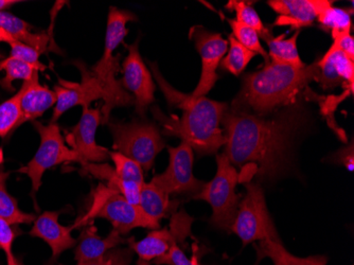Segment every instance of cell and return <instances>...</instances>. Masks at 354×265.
<instances>
[{
	"instance_id": "5",
	"label": "cell",
	"mask_w": 354,
	"mask_h": 265,
	"mask_svg": "<svg viewBox=\"0 0 354 265\" xmlns=\"http://www.w3.org/2000/svg\"><path fill=\"white\" fill-rule=\"evenodd\" d=\"M107 125L114 139V150L138 163L145 171L152 168L157 155L166 147L160 131L154 123L109 120Z\"/></svg>"
},
{
	"instance_id": "19",
	"label": "cell",
	"mask_w": 354,
	"mask_h": 265,
	"mask_svg": "<svg viewBox=\"0 0 354 265\" xmlns=\"http://www.w3.org/2000/svg\"><path fill=\"white\" fill-rule=\"evenodd\" d=\"M322 0H270L268 5L278 14L272 27L288 26L300 30L310 27L317 19Z\"/></svg>"
},
{
	"instance_id": "9",
	"label": "cell",
	"mask_w": 354,
	"mask_h": 265,
	"mask_svg": "<svg viewBox=\"0 0 354 265\" xmlns=\"http://www.w3.org/2000/svg\"><path fill=\"white\" fill-rule=\"evenodd\" d=\"M169 165L162 174L155 175L151 183L171 194L190 193L196 195L204 187V181L193 175V150L187 143L168 147Z\"/></svg>"
},
{
	"instance_id": "32",
	"label": "cell",
	"mask_w": 354,
	"mask_h": 265,
	"mask_svg": "<svg viewBox=\"0 0 354 265\" xmlns=\"http://www.w3.org/2000/svg\"><path fill=\"white\" fill-rule=\"evenodd\" d=\"M0 71H3L6 73L5 77L0 80V86L9 91H14L12 83L16 80L28 81L33 77L37 71H39V73L41 71L37 66L19 61V60L14 59L12 57L0 62Z\"/></svg>"
},
{
	"instance_id": "8",
	"label": "cell",
	"mask_w": 354,
	"mask_h": 265,
	"mask_svg": "<svg viewBox=\"0 0 354 265\" xmlns=\"http://www.w3.org/2000/svg\"><path fill=\"white\" fill-rule=\"evenodd\" d=\"M32 125L41 137V143L35 157L19 168V172L31 179L32 197H35L41 186V179L46 171L64 163H80V158L75 151L67 147L57 123L45 125L35 120Z\"/></svg>"
},
{
	"instance_id": "37",
	"label": "cell",
	"mask_w": 354,
	"mask_h": 265,
	"mask_svg": "<svg viewBox=\"0 0 354 265\" xmlns=\"http://www.w3.org/2000/svg\"><path fill=\"white\" fill-rule=\"evenodd\" d=\"M19 235V231L12 227L5 219L0 218V250H3L7 256L8 265H19L17 259L14 257L12 252V246H13L14 240L16 236Z\"/></svg>"
},
{
	"instance_id": "2",
	"label": "cell",
	"mask_w": 354,
	"mask_h": 265,
	"mask_svg": "<svg viewBox=\"0 0 354 265\" xmlns=\"http://www.w3.org/2000/svg\"><path fill=\"white\" fill-rule=\"evenodd\" d=\"M150 65L169 105L183 111L180 118H172L155 109L157 120L162 125V134L182 139V143H187L198 156L216 154L226 143L221 125L230 105L206 97L192 98L175 91L159 73L156 64Z\"/></svg>"
},
{
	"instance_id": "13",
	"label": "cell",
	"mask_w": 354,
	"mask_h": 265,
	"mask_svg": "<svg viewBox=\"0 0 354 265\" xmlns=\"http://www.w3.org/2000/svg\"><path fill=\"white\" fill-rule=\"evenodd\" d=\"M75 65L81 71L82 80L80 83L59 80V84L55 85L53 91L57 95V103L50 123H57L65 111L77 105H81L83 109H88L91 102L102 99L100 85L91 71L87 69L82 62H75Z\"/></svg>"
},
{
	"instance_id": "29",
	"label": "cell",
	"mask_w": 354,
	"mask_h": 265,
	"mask_svg": "<svg viewBox=\"0 0 354 265\" xmlns=\"http://www.w3.org/2000/svg\"><path fill=\"white\" fill-rule=\"evenodd\" d=\"M302 95H304L306 101H313V102L315 101L317 104H319L320 113L325 116L329 127L333 129L334 133L339 137V139H342L344 143H348L345 131L336 123L335 118H334V111L337 109V105H339V103L343 102L346 98L349 97V95H353V93L350 91H345L339 95L324 97V95H319L314 93L308 86L307 89H304Z\"/></svg>"
},
{
	"instance_id": "31",
	"label": "cell",
	"mask_w": 354,
	"mask_h": 265,
	"mask_svg": "<svg viewBox=\"0 0 354 265\" xmlns=\"http://www.w3.org/2000/svg\"><path fill=\"white\" fill-rule=\"evenodd\" d=\"M228 37H230L228 39L230 51H227V55L221 62L220 67L223 71H228L236 77H239L245 71L250 62L257 55L241 45L232 35Z\"/></svg>"
},
{
	"instance_id": "11",
	"label": "cell",
	"mask_w": 354,
	"mask_h": 265,
	"mask_svg": "<svg viewBox=\"0 0 354 265\" xmlns=\"http://www.w3.org/2000/svg\"><path fill=\"white\" fill-rule=\"evenodd\" d=\"M194 219L184 210L173 213L171 218L170 228L153 230L146 238L135 242L134 238L127 240L131 250L136 252L139 259L151 261L153 259L164 256L170 250L171 247L184 242L191 236V225Z\"/></svg>"
},
{
	"instance_id": "40",
	"label": "cell",
	"mask_w": 354,
	"mask_h": 265,
	"mask_svg": "<svg viewBox=\"0 0 354 265\" xmlns=\"http://www.w3.org/2000/svg\"><path fill=\"white\" fill-rule=\"evenodd\" d=\"M331 35L333 37L332 46L341 51L342 53H345L350 60L354 61V39L350 35V32L334 33Z\"/></svg>"
},
{
	"instance_id": "12",
	"label": "cell",
	"mask_w": 354,
	"mask_h": 265,
	"mask_svg": "<svg viewBox=\"0 0 354 265\" xmlns=\"http://www.w3.org/2000/svg\"><path fill=\"white\" fill-rule=\"evenodd\" d=\"M127 46L129 55L122 63V83L125 91L135 99V111L143 117L155 101V84L151 71L141 59L139 39L132 45Z\"/></svg>"
},
{
	"instance_id": "4",
	"label": "cell",
	"mask_w": 354,
	"mask_h": 265,
	"mask_svg": "<svg viewBox=\"0 0 354 265\" xmlns=\"http://www.w3.org/2000/svg\"><path fill=\"white\" fill-rule=\"evenodd\" d=\"M216 176L209 183H205L202 190L193 195V199L206 201L212 206V226L230 231L240 204V195L236 193L240 174L224 153L216 155Z\"/></svg>"
},
{
	"instance_id": "20",
	"label": "cell",
	"mask_w": 354,
	"mask_h": 265,
	"mask_svg": "<svg viewBox=\"0 0 354 265\" xmlns=\"http://www.w3.org/2000/svg\"><path fill=\"white\" fill-rule=\"evenodd\" d=\"M129 240V239H127ZM118 231H111L106 238H100L97 234V228L93 225L84 229L79 240L77 241L75 259L77 262H87L104 256L109 250L116 248L118 245L127 243Z\"/></svg>"
},
{
	"instance_id": "21",
	"label": "cell",
	"mask_w": 354,
	"mask_h": 265,
	"mask_svg": "<svg viewBox=\"0 0 354 265\" xmlns=\"http://www.w3.org/2000/svg\"><path fill=\"white\" fill-rule=\"evenodd\" d=\"M82 169L87 174L93 175L95 179L106 181V186L117 191L125 197L131 204L138 205L140 197L141 186L131 181H123L114 168L107 163H82Z\"/></svg>"
},
{
	"instance_id": "14",
	"label": "cell",
	"mask_w": 354,
	"mask_h": 265,
	"mask_svg": "<svg viewBox=\"0 0 354 265\" xmlns=\"http://www.w3.org/2000/svg\"><path fill=\"white\" fill-rule=\"evenodd\" d=\"M101 125L100 109H83L79 123L69 133L66 141L77 153L80 163H104L109 158V151L95 143V133Z\"/></svg>"
},
{
	"instance_id": "26",
	"label": "cell",
	"mask_w": 354,
	"mask_h": 265,
	"mask_svg": "<svg viewBox=\"0 0 354 265\" xmlns=\"http://www.w3.org/2000/svg\"><path fill=\"white\" fill-rule=\"evenodd\" d=\"M300 30H297L295 35L290 39H284L286 35H282L266 42L268 44V55L270 61L274 62V63L291 65L296 68H304L306 64L300 59L297 49V39Z\"/></svg>"
},
{
	"instance_id": "24",
	"label": "cell",
	"mask_w": 354,
	"mask_h": 265,
	"mask_svg": "<svg viewBox=\"0 0 354 265\" xmlns=\"http://www.w3.org/2000/svg\"><path fill=\"white\" fill-rule=\"evenodd\" d=\"M137 16L130 11L120 10L118 8H109L107 17L106 33H105L104 51L101 59L109 60L114 57V51L127 37V23L136 21Z\"/></svg>"
},
{
	"instance_id": "36",
	"label": "cell",
	"mask_w": 354,
	"mask_h": 265,
	"mask_svg": "<svg viewBox=\"0 0 354 265\" xmlns=\"http://www.w3.org/2000/svg\"><path fill=\"white\" fill-rule=\"evenodd\" d=\"M0 42L8 43L11 46V57L19 61L26 62L31 65L37 66L39 71H44L47 67L39 62L41 53L35 51V48L30 47L17 39L10 37L3 30L0 29Z\"/></svg>"
},
{
	"instance_id": "44",
	"label": "cell",
	"mask_w": 354,
	"mask_h": 265,
	"mask_svg": "<svg viewBox=\"0 0 354 265\" xmlns=\"http://www.w3.org/2000/svg\"><path fill=\"white\" fill-rule=\"evenodd\" d=\"M19 265H23V264H21H21H19Z\"/></svg>"
},
{
	"instance_id": "23",
	"label": "cell",
	"mask_w": 354,
	"mask_h": 265,
	"mask_svg": "<svg viewBox=\"0 0 354 265\" xmlns=\"http://www.w3.org/2000/svg\"><path fill=\"white\" fill-rule=\"evenodd\" d=\"M138 205L143 212L159 223L162 219L174 212L177 203L170 201V195L153 183H145L141 186Z\"/></svg>"
},
{
	"instance_id": "28",
	"label": "cell",
	"mask_w": 354,
	"mask_h": 265,
	"mask_svg": "<svg viewBox=\"0 0 354 265\" xmlns=\"http://www.w3.org/2000/svg\"><path fill=\"white\" fill-rule=\"evenodd\" d=\"M351 15L352 12L348 11L347 9L333 7L331 1L322 0L316 21L324 30H327L331 35L343 33L351 31Z\"/></svg>"
},
{
	"instance_id": "41",
	"label": "cell",
	"mask_w": 354,
	"mask_h": 265,
	"mask_svg": "<svg viewBox=\"0 0 354 265\" xmlns=\"http://www.w3.org/2000/svg\"><path fill=\"white\" fill-rule=\"evenodd\" d=\"M331 161L334 163H341L349 172H353V140L350 141L349 145H347V147H342L339 151H336L331 156Z\"/></svg>"
},
{
	"instance_id": "10",
	"label": "cell",
	"mask_w": 354,
	"mask_h": 265,
	"mask_svg": "<svg viewBox=\"0 0 354 265\" xmlns=\"http://www.w3.org/2000/svg\"><path fill=\"white\" fill-rule=\"evenodd\" d=\"M190 39L196 44V51L202 59V73L196 89L190 93L192 98L205 97L214 89L218 80V71L224 55L227 53L228 41L222 35L208 31L202 26H194L190 30Z\"/></svg>"
},
{
	"instance_id": "25",
	"label": "cell",
	"mask_w": 354,
	"mask_h": 265,
	"mask_svg": "<svg viewBox=\"0 0 354 265\" xmlns=\"http://www.w3.org/2000/svg\"><path fill=\"white\" fill-rule=\"evenodd\" d=\"M257 254L259 259L264 257L272 259L274 265H327L326 257L299 258L290 254L281 243L275 241H260L259 246L257 247Z\"/></svg>"
},
{
	"instance_id": "27",
	"label": "cell",
	"mask_w": 354,
	"mask_h": 265,
	"mask_svg": "<svg viewBox=\"0 0 354 265\" xmlns=\"http://www.w3.org/2000/svg\"><path fill=\"white\" fill-rule=\"evenodd\" d=\"M10 173L0 169V218L12 225L31 224L35 221V214L26 213L21 210L19 202L7 190L6 181L9 179Z\"/></svg>"
},
{
	"instance_id": "35",
	"label": "cell",
	"mask_w": 354,
	"mask_h": 265,
	"mask_svg": "<svg viewBox=\"0 0 354 265\" xmlns=\"http://www.w3.org/2000/svg\"><path fill=\"white\" fill-rule=\"evenodd\" d=\"M21 118L19 95L0 104V137L6 138L16 127Z\"/></svg>"
},
{
	"instance_id": "43",
	"label": "cell",
	"mask_w": 354,
	"mask_h": 265,
	"mask_svg": "<svg viewBox=\"0 0 354 265\" xmlns=\"http://www.w3.org/2000/svg\"><path fill=\"white\" fill-rule=\"evenodd\" d=\"M138 265H150L149 264V261L142 260V259H139Z\"/></svg>"
},
{
	"instance_id": "18",
	"label": "cell",
	"mask_w": 354,
	"mask_h": 265,
	"mask_svg": "<svg viewBox=\"0 0 354 265\" xmlns=\"http://www.w3.org/2000/svg\"><path fill=\"white\" fill-rule=\"evenodd\" d=\"M59 211H45L35 219L29 232L30 236L43 239L50 246L53 259L77 245V240L71 236L73 226L59 224Z\"/></svg>"
},
{
	"instance_id": "3",
	"label": "cell",
	"mask_w": 354,
	"mask_h": 265,
	"mask_svg": "<svg viewBox=\"0 0 354 265\" xmlns=\"http://www.w3.org/2000/svg\"><path fill=\"white\" fill-rule=\"evenodd\" d=\"M317 80L316 63L296 68L270 62L263 68L248 73L230 109L239 113L268 115L293 103L310 83Z\"/></svg>"
},
{
	"instance_id": "16",
	"label": "cell",
	"mask_w": 354,
	"mask_h": 265,
	"mask_svg": "<svg viewBox=\"0 0 354 265\" xmlns=\"http://www.w3.org/2000/svg\"><path fill=\"white\" fill-rule=\"evenodd\" d=\"M317 65V80L325 91L334 89L339 85L353 93L354 61L345 53L331 46Z\"/></svg>"
},
{
	"instance_id": "6",
	"label": "cell",
	"mask_w": 354,
	"mask_h": 265,
	"mask_svg": "<svg viewBox=\"0 0 354 265\" xmlns=\"http://www.w3.org/2000/svg\"><path fill=\"white\" fill-rule=\"evenodd\" d=\"M245 187L246 195L239 204L230 231L241 239L243 246L254 241L270 240L281 243L268 212L261 187L258 183H248Z\"/></svg>"
},
{
	"instance_id": "15",
	"label": "cell",
	"mask_w": 354,
	"mask_h": 265,
	"mask_svg": "<svg viewBox=\"0 0 354 265\" xmlns=\"http://www.w3.org/2000/svg\"><path fill=\"white\" fill-rule=\"evenodd\" d=\"M119 60L120 55H114L109 60L100 59L91 71L102 91L104 104L100 109L101 125H107L111 111L116 107L135 105L134 97L125 91L121 81L116 79V73L120 69Z\"/></svg>"
},
{
	"instance_id": "33",
	"label": "cell",
	"mask_w": 354,
	"mask_h": 265,
	"mask_svg": "<svg viewBox=\"0 0 354 265\" xmlns=\"http://www.w3.org/2000/svg\"><path fill=\"white\" fill-rule=\"evenodd\" d=\"M228 24L232 29V37L248 51H252L256 55H260L263 57L266 64L270 63V57L260 43V37L254 29L239 23L236 19H228Z\"/></svg>"
},
{
	"instance_id": "7",
	"label": "cell",
	"mask_w": 354,
	"mask_h": 265,
	"mask_svg": "<svg viewBox=\"0 0 354 265\" xmlns=\"http://www.w3.org/2000/svg\"><path fill=\"white\" fill-rule=\"evenodd\" d=\"M93 197V204L86 220L105 219L111 222L113 229L118 231L121 236L138 227L153 230L159 228V223L143 212L139 205L131 204L123 195L105 185H99Z\"/></svg>"
},
{
	"instance_id": "1",
	"label": "cell",
	"mask_w": 354,
	"mask_h": 265,
	"mask_svg": "<svg viewBox=\"0 0 354 265\" xmlns=\"http://www.w3.org/2000/svg\"><path fill=\"white\" fill-rule=\"evenodd\" d=\"M304 101L301 95L268 115L228 109L222 119L224 154L234 168H252L250 175L256 174L259 183L276 181L288 172L296 139L309 125L310 111Z\"/></svg>"
},
{
	"instance_id": "30",
	"label": "cell",
	"mask_w": 354,
	"mask_h": 265,
	"mask_svg": "<svg viewBox=\"0 0 354 265\" xmlns=\"http://www.w3.org/2000/svg\"><path fill=\"white\" fill-rule=\"evenodd\" d=\"M226 9L236 12V21L254 29L264 41L268 42V39L274 37L270 29H268L262 23L261 19L257 13L256 10L246 1L230 0V3L226 5Z\"/></svg>"
},
{
	"instance_id": "39",
	"label": "cell",
	"mask_w": 354,
	"mask_h": 265,
	"mask_svg": "<svg viewBox=\"0 0 354 265\" xmlns=\"http://www.w3.org/2000/svg\"><path fill=\"white\" fill-rule=\"evenodd\" d=\"M130 250H109L104 256L87 262H77V265H129L131 260Z\"/></svg>"
},
{
	"instance_id": "17",
	"label": "cell",
	"mask_w": 354,
	"mask_h": 265,
	"mask_svg": "<svg viewBox=\"0 0 354 265\" xmlns=\"http://www.w3.org/2000/svg\"><path fill=\"white\" fill-rule=\"evenodd\" d=\"M17 95L21 111L19 127L29 121L33 122L57 103V95L55 91L39 83V71H37L31 79L24 81L21 89L17 91Z\"/></svg>"
},
{
	"instance_id": "38",
	"label": "cell",
	"mask_w": 354,
	"mask_h": 265,
	"mask_svg": "<svg viewBox=\"0 0 354 265\" xmlns=\"http://www.w3.org/2000/svg\"><path fill=\"white\" fill-rule=\"evenodd\" d=\"M155 264L162 265H200L198 262V258L193 256L192 258H188L183 252L180 245H174L171 247L170 250L164 256L155 259Z\"/></svg>"
},
{
	"instance_id": "42",
	"label": "cell",
	"mask_w": 354,
	"mask_h": 265,
	"mask_svg": "<svg viewBox=\"0 0 354 265\" xmlns=\"http://www.w3.org/2000/svg\"><path fill=\"white\" fill-rule=\"evenodd\" d=\"M19 3V1H16V0H0V11H5V10L9 9L12 6Z\"/></svg>"
},
{
	"instance_id": "22",
	"label": "cell",
	"mask_w": 354,
	"mask_h": 265,
	"mask_svg": "<svg viewBox=\"0 0 354 265\" xmlns=\"http://www.w3.org/2000/svg\"><path fill=\"white\" fill-rule=\"evenodd\" d=\"M0 29L3 30L13 39L35 48L41 55L47 51L50 37L45 32L33 33L29 24L10 12L0 11Z\"/></svg>"
},
{
	"instance_id": "34",
	"label": "cell",
	"mask_w": 354,
	"mask_h": 265,
	"mask_svg": "<svg viewBox=\"0 0 354 265\" xmlns=\"http://www.w3.org/2000/svg\"><path fill=\"white\" fill-rule=\"evenodd\" d=\"M109 158L114 163L117 174L123 181H131L140 186L145 184L143 169L138 163L116 151H109Z\"/></svg>"
}]
</instances>
